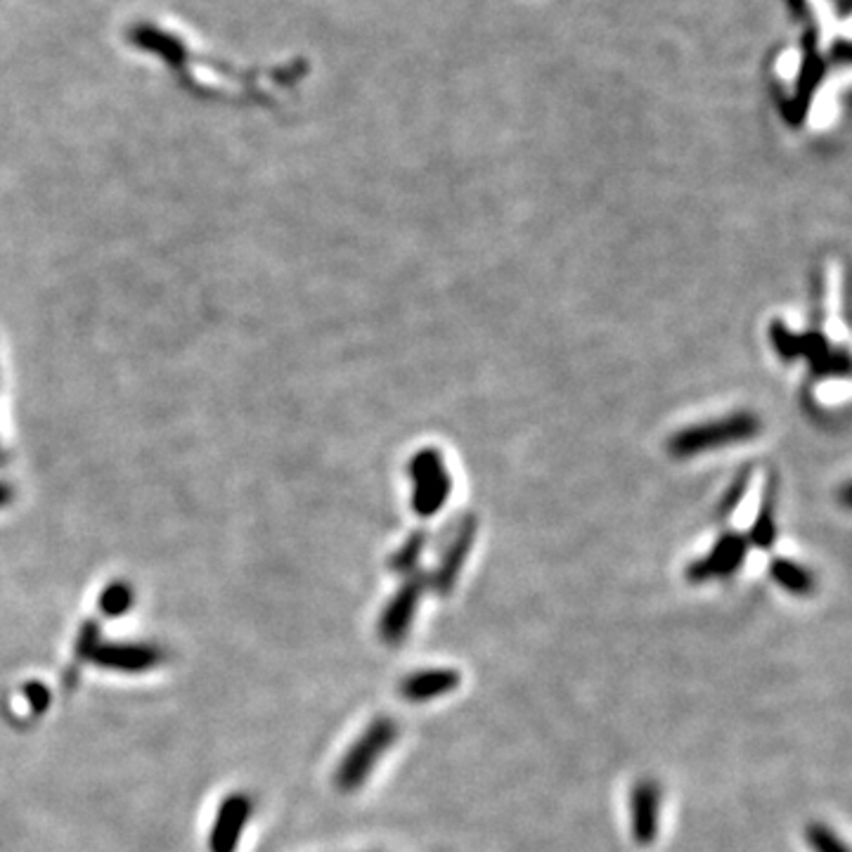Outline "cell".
I'll list each match as a JSON object with an SVG mask.
<instances>
[{
  "label": "cell",
  "mask_w": 852,
  "mask_h": 852,
  "mask_svg": "<svg viewBox=\"0 0 852 852\" xmlns=\"http://www.w3.org/2000/svg\"><path fill=\"white\" fill-rule=\"evenodd\" d=\"M400 730L394 717L382 715L369 722L367 730L356 739V744L348 749L344 761L335 772V786L344 793L360 789L367 776L373 774L375 765L382 761V755L396 744Z\"/></svg>",
  "instance_id": "1"
},
{
  "label": "cell",
  "mask_w": 852,
  "mask_h": 852,
  "mask_svg": "<svg viewBox=\"0 0 852 852\" xmlns=\"http://www.w3.org/2000/svg\"><path fill=\"white\" fill-rule=\"evenodd\" d=\"M757 429H761V424H757L755 417L732 415L722 422L701 424V426H694V429L677 434L671 443V450L680 457H690V455L701 453V450H711L717 446H730V443L749 440L755 436Z\"/></svg>",
  "instance_id": "2"
},
{
  "label": "cell",
  "mask_w": 852,
  "mask_h": 852,
  "mask_svg": "<svg viewBox=\"0 0 852 852\" xmlns=\"http://www.w3.org/2000/svg\"><path fill=\"white\" fill-rule=\"evenodd\" d=\"M426 587H429V578H426V573L415 571V573H410V578H407L398 587L392 602L386 604L377 630H379V637L388 646H398L407 637V633H410Z\"/></svg>",
  "instance_id": "3"
},
{
  "label": "cell",
  "mask_w": 852,
  "mask_h": 852,
  "mask_svg": "<svg viewBox=\"0 0 852 852\" xmlns=\"http://www.w3.org/2000/svg\"><path fill=\"white\" fill-rule=\"evenodd\" d=\"M413 476H415V512L419 516L436 514L443 503L448 499L450 478L440 465L438 453L426 450L415 457L413 462Z\"/></svg>",
  "instance_id": "4"
},
{
  "label": "cell",
  "mask_w": 852,
  "mask_h": 852,
  "mask_svg": "<svg viewBox=\"0 0 852 852\" xmlns=\"http://www.w3.org/2000/svg\"><path fill=\"white\" fill-rule=\"evenodd\" d=\"M663 791L656 780H640L630 793V831L640 848H650L658 839Z\"/></svg>",
  "instance_id": "5"
},
{
  "label": "cell",
  "mask_w": 852,
  "mask_h": 852,
  "mask_svg": "<svg viewBox=\"0 0 852 852\" xmlns=\"http://www.w3.org/2000/svg\"><path fill=\"white\" fill-rule=\"evenodd\" d=\"M100 668L119 673H145L159 668L166 661V652L157 644H98L96 654L90 658Z\"/></svg>",
  "instance_id": "6"
},
{
  "label": "cell",
  "mask_w": 852,
  "mask_h": 852,
  "mask_svg": "<svg viewBox=\"0 0 852 852\" xmlns=\"http://www.w3.org/2000/svg\"><path fill=\"white\" fill-rule=\"evenodd\" d=\"M749 552V541L741 538L739 533H727L715 543L709 557H703L694 562L687 568V578L692 583H706L713 578H730L732 573L739 571V566L744 564Z\"/></svg>",
  "instance_id": "7"
},
{
  "label": "cell",
  "mask_w": 852,
  "mask_h": 852,
  "mask_svg": "<svg viewBox=\"0 0 852 852\" xmlns=\"http://www.w3.org/2000/svg\"><path fill=\"white\" fill-rule=\"evenodd\" d=\"M254 812V801L247 793H232L220 805L216 822L209 836V848L211 852H235L239 836H242V829L251 820Z\"/></svg>",
  "instance_id": "8"
},
{
  "label": "cell",
  "mask_w": 852,
  "mask_h": 852,
  "mask_svg": "<svg viewBox=\"0 0 852 852\" xmlns=\"http://www.w3.org/2000/svg\"><path fill=\"white\" fill-rule=\"evenodd\" d=\"M459 682L462 675L455 668H424L405 675L398 684V694L407 703H426L455 692Z\"/></svg>",
  "instance_id": "9"
},
{
  "label": "cell",
  "mask_w": 852,
  "mask_h": 852,
  "mask_svg": "<svg viewBox=\"0 0 852 852\" xmlns=\"http://www.w3.org/2000/svg\"><path fill=\"white\" fill-rule=\"evenodd\" d=\"M474 538H476V522H469L462 526L455 535V541L450 543V547L446 549V554H443V559L434 573L432 578V590L436 592V595L440 597H448L450 592L455 590L457 585V578L462 573V566H465L467 557H469V549L474 545Z\"/></svg>",
  "instance_id": "10"
},
{
  "label": "cell",
  "mask_w": 852,
  "mask_h": 852,
  "mask_svg": "<svg viewBox=\"0 0 852 852\" xmlns=\"http://www.w3.org/2000/svg\"><path fill=\"white\" fill-rule=\"evenodd\" d=\"M770 576L776 585L795 597H810L814 587H818V581H814L812 573L791 559H774L770 564Z\"/></svg>",
  "instance_id": "11"
},
{
  "label": "cell",
  "mask_w": 852,
  "mask_h": 852,
  "mask_svg": "<svg viewBox=\"0 0 852 852\" xmlns=\"http://www.w3.org/2000/svg\"><path fill=\"white\" fill-rule=\"evenodd\" d=\"M98 644H100V627H98V623L88 621V623L81 627V633H79V637H77V646H73V654H77V663L71 665V671H69L67 677H65V682H67V687H69V690L73 687V684H77V677H79L77 665H81L83 661H90L92 654H96V650H98Z\"/></svg>",
  "instance_id": "12"
},
{
  "label": "cell",
  "mask_w": 852,
  "mask_h": 852,
  "mask_svg": "<svg viewBox=\"0 0 852 852\" xmlns=\"http://www.w3.org/2000/svg\"><path fill=\"white\" fill-rule=\"evenodd\" d=\"M803 836L812 852H850L839 833L824 822H810L803 831Z\"/></svg>",
  "instance_id": "13"
},
{
  "label": "cell",
  "mask_w": 852,
  "mask_h": 852,
  "mask_svg": "<svg viewBox=\"0 0 852 852\" xmlns=\"http://www.w3.org/2000/svg\"><path fill=\"white\" fill-rule=\"evenodd\" d=\"M133 604V590L126 583H112L100 597V608L105 616H121Z\"/></svg>",
  "instance_id": "14"
},
{
  "label": "cell",
  "mask_w": 852,
  "mask_h": 852,
  "mask_svg": "<svg viewBox=\"0 0 852 852\" xmlns=\"http://www.w3.org/2000/svg\"><path fill=\"white\" fill-rule=\"evenodd\" d=\"M424 533H415L410 541H407L403 545V549L396 552V557L392 559V571L396 573H415L417 571V562L422 557V549H424Z\"/></svg>",
  "instance_id": "15"
},
{
  "label": "cell",
  "mask_w": 852,
  "mask_h": 852,
  "mask_svg": "<svg viewBox=\"0 0 852 852\" xmlns=\"http://www.w3.org/2000/svg\"><path fill=\"white\" fill-rule=\"evenodd\" d=\"M774 538H776V526H774V516H772V505L765 503L761 516H757L755 524H753L751 543L761 549H767V547H772Z\"/></svg>",
  "instance_id": "16"
},
{
  "label": "cell",
  "mask_w": 852,
  "mask_h": 852,
  "mask_svg": "<svg viewBox=\"0 0 852 852\" xmlns=\"http://www.w3.org/2000/svg\"><path fill=\"white\" fill-rule=\"evenodd\" d=\"M24 694L29 699V706L33 713H43L50 706V692L41 682H29L24 687Z\"/></svg>",
  "instance_id": "17"
}]
</instances>
